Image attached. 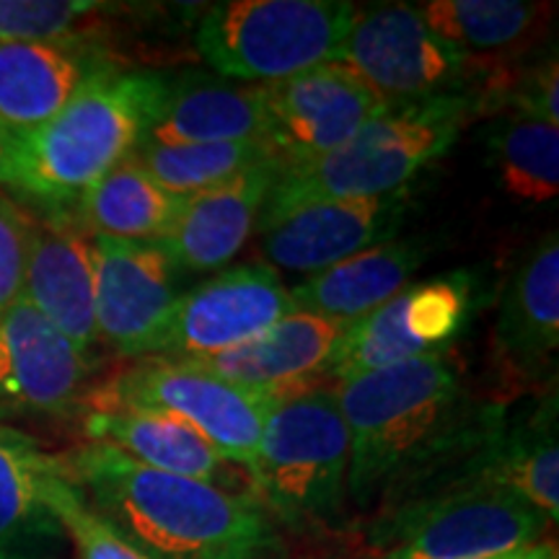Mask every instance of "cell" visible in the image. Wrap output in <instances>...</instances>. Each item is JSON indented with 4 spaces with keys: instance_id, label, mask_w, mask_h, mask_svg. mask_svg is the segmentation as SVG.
Listing matches in <instances>:
<instances>
[{
    "instance_id": "6da1fadb",
    "label": "cell",
    "mask_w": 559,
    "mask_h": 559,
    "mask_svg": "<svg viewBox=\"0 0 559 559\" xmlns=\"http://www.w3.org/2000/svg\"><path fill=\"white\" fill-rule=\"evenodd\" d=\"M334 396L349 436L347 506L370 519L485 485L508 423V404L479 402L449 349L342 381Z\"/></svg>"
},
{
    "instance_id": "7a4b0ae2",
    "label": "cell",
    "mask_w": 559,
    "mask_h": 559,
    "mask_svg": "<svg viewBox=\"0 0 559 559\" xmlns=\"http://www.w3.org/2000/svg\"><path fill=\"white\" fill-rule=\"evenodd\" d=\"M60 459L88 506L151 559H270L283 551L277 526L251 492L148 469L91 440Z\"/></svg>"
},
{
    "instance_id": "3957f363",
    "label": "cell",
    "mask_w": 559,
    "mask_h": 559,
    "mask_svg": "<svg viewBox=\"0 0 559 559\" xmlns=\"http://www.w3.org/2000/svg\"><path fill=\"white\" fill-rule=\"evenodd\" d=\"M166 91L153 70L99 62L50 122L16 140L13 192L47 218H75L83 192L140 148Z\"/></svg>"
},
{
    "instance_id": "277c9868",
    "label": "cell",
    "mask_w": 559,
    "mask_h": 559,
    "mask_svg": "<svg viewBox=\"0 0 559 559\" xmlns=\"http://www.w3.org/2000/svg\"><path fill=\"white\" fill-rule=\"evenodd\" d=\"M479 96L383 104L362 128L326 156L283 166L264 202L257 234L300 207L332 200H370L409 190V181L451 151L474 117L487 115Z\"/></svg>"
},
{
    "instance_id": "5b68a950",
    "label": "cell",
    "mask_w": 559,
    "mask_h": 559,
    "mask_svg": "<svg viewBox=\"0 0 559 559\" xmlns=\"http://www.w3.org/2000/svg\"><path fill=\"white\" fill-rule=\"evenodd\" d=\"M349 436L334 389H311L272 402L251 492L275 526L321 536L347 526Z\"/></svg>"
},
{
    "instance_id": "8992f818",
    "label": "cell",
    "mask_w": 559,
    "mask_h": 559,
    "mask_svg": "<svg viewBox=\"0 0 559 559\" xmlns=\"http://www.w3.org/2000/svg\"><path fill=\"white\" fill-rule=\"evenodd\" d=\"M334 62L353 70L381 102L479 96L500 104L513 62L477 58L440 39L417 5L379 3L355 11Z\"/></svg>"
},
{
    "instance_id": "52a82bcc",
    "label": "cell",
    "mask_w": 559,
    "mask_h": 559,
    "mask_svg": "<svg viewBox=\"0 0 559 559\" xmlns=\"http://www.w3.org/2000/svg\"><path fill=\"white\" fill-rule=\"evenodd\" d=\"M355 11L342 0H226L202 13L194 41L223 79L275 83L334 62Z\"/></svg>"
},
{
    "instance_id": "ba28073f",
    "label": "cell",
    "mask_w": 559,
    "mask_h": 559,
    "mask_svg": "<svg viewBox=\"0 0 559 559\" xmlns=\"http://www.w3.org/2000/svg\"><path fill=\"white\" fill-rule=\"evenodd\" d=\"M270 402L254 391L210 373L198 362L140 358L109 379L91 383L81 402L83 412L135 409L160 412L181 419L228 459L251 472L260 451L264 415Z\"/></svg>"
},
{
    "instance_id": "9c48e42d",
    "label": "cell",
    "mask_w": 559,
    "mask_h": 559,
    "mask_svg": "<svg viewBox=\"0 0 559 559\" xmlns=\"http://www.w3.org/2000/svg\"><path fill=\"white\" fill-rule=\"evenodd\" d=\"M549 519L513 492L469 485L368 521L370 559H479L544 539Z\"/></svg>"
},
{
    "instance_id": "30bf717a",
    "label": "cell",
    "mask_w": 559,
    "mask_h": 559,
    "mask_svg": "<svg viewBox=\"0 0 559 559\" xmlns=\"http://www.w3.org/2000/svg\"><path fill=\"white\" fill-rule=\"evenodd\" d=\"M477 277L453 270L407 288L347 326L326 366V379L349 381L419 355L443 353L469 324Z\"/></svg>"
},
{
    "instance_id": "8fae6325",
    "label": "cell",
    "mask_w": 559,
    "mask_h": 559,
    "mask_svg": "<svg viewBox=\"0 0 559 559\" xmlns=\"http://www.w3.org/2000/svg\"><path fill=\"white\" fill-rule=\"evenodd\" d=\"M293 309L290 288L270 264H239L179 293L169 334L156 358L202 362L239 349Z\"/></svg>"
},
{
    "instance_id": "7c38bea8",
    "label": "cell",
    "mask_w": 559,
    "mask_h": 559,
    "mask_svg": "<svg viewBox=\"0 0 559 559\" xmlns=\"http://www.w3.org/2000/svg\"><path fill=\"white\" fill-rule=\"evenodd\" d=\"M96 332L115 358H153L177 309V270L158 243L94 239Z\"/></svg>"
},
{
    "instance_id": "4fadbf2b",
    "label": "cell",
    "mask_w": 559,
    "mask_h": 559,
    "mask_svg": "<svg viewBox=\"0 0 559 559\" xmlns=\"http://www.w3.org/2000/svg\"><path fill=\"white\" fill-rule=\"evenodd\" d=\"M94 368L24 296L0 311V423L75 415Z\"/></svg>"
},
{
    "instance_id": "5bb4252c",
    "label": "cell",
    "mask_w": 559,
    "mask_h": 559,
    "mask_svg": "<svg viewBox=\"0 0 559 559\" xmlns=\"http://www.w3.org/2000/svg\"><path fill=\"white\" fill-rule=\"evenodd\" d=\"M262 88L270 111L267 143L283 166L340 148L386 104L337 62Z\"/></svg>"
},
{
    "instance_id": "9a60e30c",
    "label": "cell",
    "mask_w": 559,
    "mask_h": 559,
    "mask_svg": "<svg viewBox=\"0 0 559 559\" xmlns=\"http://www.w3.org/2000/svg\"><path fill=\"white\" fill-rule=\"evenodd\" d=\"M559 349V241L544 236L508 280L492 334L502 404L536 383H555Z\"/></svg>"
},
{
    "instance_id": "2e32d148",
    "label": "cell",
    "mask_w": 559,
    "mask_h": 559,
    "mask_svg": "<svg viewBox=\"0 0 559 559\" xmlns=\"http://www.w3.org/2000/svg\"><path fill=\"white\" fill-rule=\"evenodd\" d=\"M21 296L96 366V249L79 221L32 218Z\"/></svg>"
},
{
    "instance_id": "e0dca14e",
    "label": "cell",
    "mask_w": 559,
    "mask_h": 559,
    "mask_svg": "<svg viewBox=\"0 0 559 559\" xmlns=\"http://www.w3.org/2000/svg\"><path fill=\"white\" fill-rule=\"evenodd\" d=\"M409 190L370 200H332L300 207L262 234L270 267L317 275L362 249L394 239L407 218Z\"/></svg>"
},
{
    "instance_id": "ac0fdd59",
    "label": "cell",
    "mask_w": 559,
    "mask_h": 559,
    "mask_svg": "<svg viewBox=\"0 0 559 559\" xmlns=\"http://www.w3.org/2000/svg\"><path fill=\"white\" fill-rule=\"evenodd\" d=\"M283 160L267 158L239 177L185 198L169 234L158 241L174 270L215 272L247 247Z\"/></svg>"
},
{
    "instance_id": "d6986e66",
    "label": "cell",
    "mask_w": 559,
    "mask_h": 559,
    "mask_svg": "<svg viewBox=\"0 0 559 559\" xmlns=\"http://www.w3.org/2000/svg\"><path fill=\"white\" fill-rule=\"evenodd\" d=\"M347 326L309 311H290L262 337L198 366L272 404L319 389V381H326V366Z\"/></svg>"
},
{
    "instance_id": "ffe728a7",
    "label": "cell",
    "mask_w": 559,
    "mask_h": 559,
    "mask_svg": "<svg viewBox=\"0 0 559 559\" xmlns=\"http://www.w3.org/2000/svg\"><path fill=\"white\" fill-rule=\"evenodd\" d=\"M62 469L26 432L0 425V559H62L66 528L50 502Z\"/></svg>"
},
{
    "instance_id": "44dd1931",
    "label": "cell",
    "mask_w": 559,
    "mask_h": 559,
    "mask_svg": "<svg viewBox=\"0 0 559 559\" xmlns=\"http://www.w3.org/2000/svg\"><path fill=\"white\" fill-rule=\"evenodd\" d=\"M81 430L91 443L115 445L148 469L200 479L230 492H251L249 477L177 417L135 409L83 412Z\"/></svg>"
},
{
    "instance_id": "7402d4cb",
    "label": "cell",
    "mask_w": 559,
    "mask_h": 559,
    "mask_svg": "<svg viewBox=\"0 0 559 559\" xmlns=\"http://www.w3.org/2000/svg\"><path fill=\"white\" fill-rule=\"evenodd\" d=\"M432 251L436 239L425 234L376 243L306 277L290 290L293 309L353 324L407 288Z\"/></svg>"
},
{
    "instance_id": "603a6c76",
    "label": "cell",
    "mask_w": 559,
    "mask_h": 559,
    "mask_svg": "<svg viewBox=\"0 0 559 559\" xmlns=\"http://www.w3.org/2000/svg\"><path fill=\"white\" fill-rule=\"evenodd\" d=\"M96 66L79 39L0 41V128L19 140L50 122Z\"/></svg>"
},
{
    "instance_id": "cb8c5ba5",
    "label": "cell",
    "mask_w": 559,
    "mask_h": 559,
    "mask_svg": "<svg viewBox=\"0 0 559 559\" xmlns=\"http://www.w3.org/2000/svg\"><path fill=\"white\" fill-rule=\"evenodd\" d=\"M270 111L262 83L230 86L187 81L166 91L140 145H198L267 140Z\"/></svg>"
},
{
    "instance_id": "d4e9b609",
    "label": "cell",
    "mask_w": 559,
    "mask_h": 559,
    "mask_svg": "<svg viewBox=\"0 0 559 559\" xmlns=\"http://www.w3.org/2000/svg\"><path fill=\"white\" fill-rule=\"evenodd\" d=\"M185 198L158 185L135 158L122 160L75 205V221L91 239L158 243L169 234Z\"/></svg>"
},
{
    "instance_id": "484cf974",
    "label": "cell",
    "mask_w": 559,
    "mask_h": 559,
    "mask_svg": "<svg viewBox=\"0 0 559 559\" xmlns=\"http://www.w3.org/2000/svg\"><path fill=\"white\" fill-rule=\"evenodd\" d=\"M417 11L449 45L500 62L534 47L555 16V5L526 0H428Z\"/></svg>"
},
{
    "instance_id": "4316f807",
    "label": "cell",
    "mask_w": 559,
    "mask_h": 559,
    "mask_svg": "<svg viewBox=\"0 0 559 559\" xmlns=\"http://www.w3.org/2000/svg\"><path fill=\"white\" fill-rule=\"evenodd\" d=\"M557 389L513 423L495 445L485 469V485L513 492L531 508L547 515L551 526L559 519V445H557Z\"/></svg>"
},
{
    "instance_id": "83f0119b",
    "label": "cell",
    "mask_w": 559,
    "mask_h": 559,
    "mask_svg": "<svg viewBox=\"0 0 559 559\" xmlns=\"http://www.w3.org/2000/svg\"><path fill=\"white\" fill-rule=\"evenodd\" d=\"M489 160L510 200L544 205L559 192V128L510 111L489 130Z\"/></svg>"
},
{
    "instance_id": "f1b7e54d",
    "label": "cell",
    "mask_w": 559,
    "mask_h": 559,
    "mask_svg": "<svg viewBox=\"0 0 559 559\" xmlns=\"http://www.w3.org/2000/svg\"><path fill=\"white\" fill-rule=\"evenodd\" d=\"M132 158L164 190L190 198L277 156L267 140H230L198 145H140Z\"/></svg>"
},
{
    "instance_id": "f546056e",
    "label": "cell",
    "mask_w": 559,
    "mask_h": 559,
    "mask_svg": "<svg viewBox=\"0 0 559 559\" xmlns=\"http://www.w3.org/2000/svg\"><path fill=\"white\" fill-rule=\"evenodd\" d=\"M115 11L94 0H0V41H73Z\"/></svg>"
},
{
    "instance_id": "4dcf8cb0",
    "label": "cell",
    "mask_w": 559,
    "mask_h": 559,
    "mask_svg": "<svg viewBox=\"0 0 559 559\" xmlns=\"http://www.w3.org/2000/svg\"><path fill=\"white\" fill-rule=\"evenodd\" d=\"M50 502L79 559H151L88 506L79 485L68 477L66 464L55 474Z\"/></svg>"
},
{
    "instance_id": "1f68e13d",
    "label": "cell",
    "mask_w": 559,
    "mask_h": 559,
    "mask_svg": "<svg viewBox=\"0 0 559 559\" xmlns=\"http://www.w3.org/2000/svg\"><path fill=\"white\" fill-rule=\"evenodd\" d=\"M500 104H508L510 111L536 117V120L559 124V68L557 55L551 52L531 66L523 73H515L502 91Z\"/></svg>"
},
{
    "instance_id": "d6a6232c",
    "label": "cell",
    "mask_w": 559,
    "mask_h": 559,
    "mask_svg": "<svg viewBox=\"0 0 559 559\" xmlns=\"http://www.w3.org/2000/svg\"><path fill=\"white\" fill-rule=\"evenodd\" d=\"M29 215L0 192V311H5L24 290Z\"/></svg>"
},
{
    "instance_id": "836d02e7",
    "label": "cell",
    "mask_w": 559,
    "mask_h": 559,
    "mask_svg": "<svg viewBox=\"0 0 559 559\" xmlns=\"http://www.w3.org/2000/svg\"><path fill=\"white\" fill-rule=\"evenodd\" d=\"M16 181V138L0 128V187L13 190Z\"/></svg>"
},
{
    "instance_id": "e575fe53",
    "label": "cell",
    "mask_w": 559,
    "mask_h": 559,
    "mask_svg": "<svg viewBox=\"0 0 559 559\" xmlns=\"http://www.w3.org/2000/svg\"><path fill=\"white\" fill-rule=\"evenodd\" d=\"M479 559H559V551L555 539H542L536 544H528V547L500 551V555H489Z\"/></svg>"
}]
</instances>
